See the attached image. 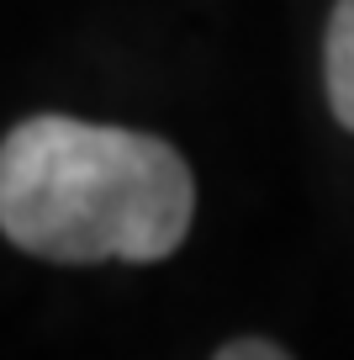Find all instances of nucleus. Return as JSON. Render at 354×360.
Segmentation results:
<instances>
[{"label":"nucleus","mask_w":354,"mask_h":360,"mask_svg":"<svg viewBox=\"0 0 354 360\" xmlns=\"http://www.w3.org/2000/svg\"><path fill=\"white\" fill-rule=\"evenodd\" d=\"M196 217V175L175 143L79 117H27L0 143V233L53 265H154Z\"/></svg>","instance_id":"nucleus-1"},{"label":"nucleus","mask_w":354,"mask_h":360,"mask_svg":"<svg viewBox=\"0 0 354 360\" xmlns=\"http://www.w3.org/2000/svg\"><path fill=\"white\" fill-rule=\"evenodd\" d=\"M322 85L339 127L354 133V0H333L328 37H322Z\"/></svg>","instance_id":"nucleus-2"},{"label":"nucleus","mask_w":354,"mask_h":360,"mask_svg":"<svg viewBox=\"0 0 354 360\" xmlns=\"http://www.w3.org/2000/svg\"><path fill=\"white\" fill-rule=\"evenodd\" d=\"M217 360H286V345H270V339H232L217 349Z\"/></svg>","instance_id":"nucleus-3"}]
</instances>
